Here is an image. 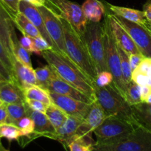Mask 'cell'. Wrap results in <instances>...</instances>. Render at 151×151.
Listing matches in <instances>:
<instances>
[{
  "instance_id": "cell-6",
  "label": "cell",
  "mask_w": 151,
  "mask_h": 151,
  "mask_svg": "<svg viewBox=\"0 0 151 151\" xmlns=\"http://www.w3.org/2000/svg\"><path fill=\"white\" fill-rule=\"evenodd\" d=\"M83 39L97 73L109 71L105 55L103 23L88 22Z\"/></svg>"
},
{
  "instance_id": "cell-22",
  "label": "cell",
  "mask_w": 151,
  "mask_h": 151,
  "mask_svg": "<svg viewBox=\"0 0 151 151\" xmlns=\"http://www.w3.org/2000/svg\"><path fill=\"white\" fill-rule=\"evenodd\" d=\"M84 15L88 22L99 23L106 14V7L99 0H86L82 4Z\"/></svg>"
},
{
  "instance_id": "cell-44",
  "label": "cell",
  "mask_w": 151,
  "mask_h": 151,
  "mask_svg": "<svg viewBox=\"0 0 151 151\" xmlns=\"http://www.w3.org/2000/svg\"><path fill=\"white\" fill-rule=\"evenodd\" d=\"M143 11L145 12L147 22L151 23V0H147L143 5Z\"/></svg>"
},
{
  "instance_id": "cell-27",
  "label": "cell",
  "mask_w": 151,
  "mask_h": 151,
  "mask_svg": "<svg viewBox=\"0 0 151 151\" xmlns=\"http://www.w3.org/2000/svg\"><path fill=\"white\" fill-rule=\"evenodd\" d=\"M45 114L56 130L58 129L66 122L69 116L60 108L52 103L49 105Z\"/></svg>"
},
{
  "instance_id": "cell-4",
  "label": "cell",
  "mask_w": 151,
  "mask_h": 151,
  "mask_svg": "<svg viewBox=\"0 0 151 151\" xmlns=\"http://www.w3.org/2000/svg\"><path fill=\"white\" fill-rule=\"evenodd\" d=\"M103 25V41H104L105 55L109 72L113 75V84L117 91L125 97L127 86L122 78L120 59L117 50V44L111 28L110 22L107 14H105Z\"/></svg>"
},
{
  "instance_id": "cell-15",
  "label": "cell",
  "mask_w": 151,
  "mask_h": 151,
  "mask_svg": "<svg viewBox=\"0 0 151 151\" xmlns=\"http://www.w3.org/2000/svg\"><path fill=\"white\" fill-rule=\"evenodd\" d=\"M48 91L57 93V94H61V95L67 96V97H72L75 100H79V101L83 102V103H88V104H91L95 101V100H92L91 97L87 96L86 94L81 92L80 90L72 86L69 83L66 82L55 72L50 81Z\"/></svg>"
},
{
  "instance_id": "cell-40",
  "label": "cell",
  "mask_w": 151,
  "mask_h": 151,
  "mask_svg": "<svg viewBox=\"0 0 151 151\" xmlns=\"http://www.w3.org/2000/svg\"><path fill=\"white\" fill-rule=\"evenodd\" d=\"M135 70L147 76H151V58H145Z\"/></svg>"
},
{
  "instance_id": "cell-11",
  "label": "cell",
  "mask_w": 151,
  "mask_h": 151,
  "mask_svg": "<svg viewBox=\"0 0 151 151\" xmlns=\"http://www.w3.org/2000/svg\"><path fill=\"white\" fill-rule=\"evenodd\" d=\"M50 96L52 103L55 104L62 109L69 116L75 117L83 120L88 114L91 104L83 103L79 100H75L67 96L61 95L57 93L50 91Z\"/></svg>"
},
{
  "instance_id": "cell-36",
  "label": "cell",
  "mask_w": 151,
  "mask_h": 151,
  "mask_svg": "<svg viewBox=\"0 0 151 151\" xmlns=\"http://www.w3.org/2000/svg\"><path fill=\"white\" fill-rule=\"evenodd\" d=\"M19 41L21 46H22L23 48H24L27 51L29 52V53L35 52L38 55H41V53L37 50V49L35 48V44H34L33 38H32L27 36V35H23Z\"/></svg>"
},
{
  "instance_id": "cell-7",
  "label": "cell",
  "mask_w": 151,
  "mask_h": 151,
  "mask_svg": "<svg viewBox=\"0 0 151 151\" xmlns=\"http://www.w3.org/2000/svg\"><path fill=\"white\" fill-rule=\"evenodd\" d=\"M93 151H151V132L142 126L116 142L94 145Z\"/></svg>"
},
{
  "instance_id": "cell-2",
  "label": "cell",
  "mask_w": 151,
  "mask_h": 151,
  "mask_svg": "<svg viewBox=\"0 0 151 151\" xmlns=\"http://www.w3.org/2000/svg\"><path fill=\"white\" fill-rule=\"evenodd\" d=\"M60 19L64 33L67 57L94 84L97 73L89 55L83 37L79 35L73 27L61 16H60Z\"/></svg>"
},
{
  "instance_id": "cell-3",
  "label": "cell",
  "mask_w": 151,
  "mask_h": 151,
  "mask_svg": "<svg viewBox=\"0 0 151 151\" xmlns=\"http://www.w3.org/2000/svg\"><path fill=\"white\" fill-rule=\"evenodd\" d=\"M96 100L103 108L106 117L117 116L128 119L137 125L134 119L132 108L125 97L117 91L113 83L105 87L93 85Z\"/></svg>"
},
{
  "instance_id": "cell-34",
  "label": "cell",
  "mask_w": 151,
  "mask_h": 151,
  "mask_svg": "<svg viewBox=\"0 0 151 151\" xmlns=\"http://www.w3.org/2000/svg\"><path fill=\"white\" fill-rule=\"evenodd\" d=\"M113 75L109 71H103L97 74L94 85L98 87H105L113 83Z\"/></svg>"
},
{
  "instance_id": "cell-50",
  "label": "cell",
  "mask_w": 151,
  "mask_h": 151,
  "mask_svg": "<svg viewBox=\"0 0 151 151\" xmlns=\"http://www.w3.org/2000/svg\"><path fill=\"white\" fill-rule=\"evenodd\" d=\"M145 27H147L149 30L151 31V23H149V22H147V24H145Z\"/></svg>"
},
{
  "instance_id": "cell-8",
  "label": "cell",
  "mask_w": 151,
  "mask_h": 151,
  "mask_svg": "<svg viewBox=\"0 0 151 151\" xmlns=\"http://www.w3.org/2000/svg\"><path fill=\"white\" fill-rule=\"evenodd\" d=\"M38 8L44 19L47 32L55 45L56 52L67 57L65 46L64 33L60 16L55 13L52 10L46 6L38 7Z\"/></svg>"
},
{
  "instance_id": "cell-51",
  "label": "cell",
  "mask_w": 151,
  "mask_h": 151,
  "mask_svg": "<svg viewBox=\"0 0 151 151\" xmlns=\"http://www.w3.org/2000/svg\"><path fill=\"white\" fill-rule=\"evenodd\" d=\"M5 78H4V77L2 76V75H1V74H0V82H1V81H5Z\"/></svg>"
},
{
  "instance_id": "cell-35",
  "label": "cell",
  "mask_w": 151,
  "mask_h": 151,
  "mask_svg": "<svg viewBox=\"0 0 151 151\" xmlns=\"http://www.w3.org/2000/svg\"><path fill=\"white\" fill-rule=\"evenodd\" d=\"M0 60L2 61V63H4V66H6V68L8 69V71L10 72V73L11 74L12 77H13V80H14V82H15L14 75H13V60H12L10 55L8 54V52H7V50H5V48L4 47V46H3L2 44L1 43V41H0Z\"/></svg>"
},
{
  "instance_id": "cell-48",
  "label": "cell",
  "mask_w": 151,
  "mask_h": 151,
  "mask_svg": "<svg viewBox=\"0 0 151 151\" xmlns=\"http://www.w3.org/2000/svg\"><path fill=\"white\" fill-rule=\"evenodd\" d=\"M0 151H9L8 150L4 148V146H3L2 144L1 143V140H0Z\"/></svg>"
},
{
  "instance_id": "cell-24",
  "label": "cell",
  "mask_w": 151,
  "mask_h": 151,
  "mask_svg": "<svg viewBox=\"0 0 151 151\" xmlns=\"http://www.w3.org/2000/svg\"><path fill=\"white\" fill-rule=\"evenodd\" d=\"M13 20L15 27L23 34V35H27L31 38L41 36L38 29L21 12H19L13 16Z\"/></svg>"
},
{
  "instance_id": "cell-5",
  "label": "cell",
  "mask_w": 151,
  "mask_h": 151,
  "mask_svg": "<svg viewBox=\"0 0 151 151\" xmlns=\"http://www.w3.org/2000/svg\"><path fill=\"white\" fill-rule=\"evenodd\" d=\"M139 125L117 116H107L94 131L95 145H109L116 142L131 134Z\"/></svg>"
},
{
  "instance_id": "cell-9",
  "label": "cell",
  "mask_w": 151,
  "mask_h": 151,
  "mask_svg": "<svg viewBox=\"0 0 151 151\" xmlns=\"http://www.w3.org/2000/svg\"><path fill=\"white\" fill-rule=\"evenodd\" d=\"M116 16V15H115ZM119 23L129 33L133 41L145 58H151V32L145 26L116 16Z\"/></svg>"
},
{
  "instance_id": "cell-20",
  "label": "cell",
  "mask_w": 151,
  "mask_h": 151,
  "mask_svg": "<svg viewBox=\"0 0 151 151\" xmlns=\"http://www.w3.org/2000/svg\"><path fill=\"white\" fill-rule=\"evenodd\" d=\"M0 100L4 104L25 102L23 90L16 83L10 81L0 82Z\"/></svg>"
},
{
  "instance_id": "cell-30",
  "label": "cell",
  "mask_w": 151,
  "mask_h": 151,
  "mask_svg": "<svg viewBox=\"0 0 151 151\" xmlns=\"http://www.w3.org/2000/svg\"><path fill=\"white\" fill-rule=\"evenodd\" d=\"M95 142L92 137L73 138L69 142L68 148L70 151H93Z\"/></svg>"
},
{
  "instance_id": "cell-49",
  "label": "cell",
  "mask_w": 151,
  "mask_h": 151,
  "mask_svg": "<svg viewBox=\"0 0 151 151\" xmlns=\"http://www.w3.org/2000/svg\"><path fill=\"white\" fill-rule=\"evenodd\" d=\"M145 102H146V103H150V104H151V93H150V95H149L148 97H147V98L146 99Z\"/></svg>"
},
{
  "instance_id": "cell-23",
  "label": "cell",
  "mask_w": 151,
  "mask_h": 151,
  "mask_svg": "<svg viewBox=\"0 0 151 151\" xmlns=\"http://www.w3.org/2000/svg\"><path fill=\"white\" fill-rule=\"evenodd\" d=\"M134 119L137 125L151 132V104L146 102L131 106Z\"/></svg>"
},
{
  "instance_id": "cell-33",
  "label": "cell",
  "mask_w": 151,
  "mask_h": 151,
  "mask_svg": "<svg viewBox=\"0 0 151 151\" xmlns=\"http://www.w3.org/2000/svg\"><path fill=\"white\" fill-rule=\"evenodd\" d=\"M125 98L131 106L142 103V101L141 99V86L133 81H131L127 86Z\"/></svg>"
},
{
  "instance_id": "cell-47",
  "label": "cell",
  "mask_w": 151,
  "mask_h": 151,
  "mask_svg": "<svg viewBox=\"0 0 151 151\" xmlns=\"http://www.w3.org/2000/svg\"><path fill=\"white\" fill-rule=\"evenodd\" d=\"M48 1H50V3H52V4L53 5H55V7H57L58 8L60 9V8H59V7H58L59 0H48Z\"/></svg>"
},
{
  "instance_id": "cell-16",
  "label": "cell",
  "mask_w": 151,
  "mask_h": 151,
  "mask_svg": "<svg viewBox=\"0 0 151 151\" xmlns=\"http://www.w3.org/2000/svg\"><path fill=\"white\" fill-rule=\"evenodd\" d=\"M19 12L23 13L31 22L34 24V26L38 29L41 36L44 38L49 44L53 47V50L56 51V47L54 42L52 41L47 32V28H46L45 24H44V19H43L41 13H40L39 10L37 7L26 2L24 1H19Z\"/></svg>"
},
{
  "instance_id": "cell-17",
  "label": "cell",
  "mask_w": 151,
  "mask_h": 151,
  "mask_svg": "<svg viewBox=\"0 0 151 151\" xmlns=\"http://www.w3.org/2000/svg\"><path fill=\"white\" fill-rule=\"evenodd\" d=\"M27 113V116L33 120L35 125L34 132L32 135V140L41 137H47L52 139L53 136L56 133V129L50 122L46 114L32 111L28 106Z\"/></svg>"
},
{
  "instance_id": "cell-43",
  "label": "cell",
  "mask_w": 151,
  "mask_h": 151,
  "mask_svg": "<svg viewBox=\"0 0 151 151\" xmlns=\"http://www.w3.org/2000/svg\"><path fill=\"white\" fill-rule=\"evenodd\" d=\"M0 74L2 75V76L4 77V78H5L7 81H13V82H14V80H13L11 74L10 73V72L8 71V69L6 68V66H4V63H2V61H1V60H0Z\"/></svg>"
},
{
  "instance_id": "cell-19",
  "label": "cell",
  "mask_w": 151,
  "mask_h": 151,
  "mask_svg": "<svg viewBox=\"0 0 151 151\" xmlns=\"http://www.w3.org/2000/svg\"><path fill=\"white\" fill-rule=\"evenodd\" d=\"M82 122V119H78L75 116H69L66 122L58 129L56 130V133L53 136L52 139L58 141L63 145L65 148H68L69 142L76 134Z\"/></svg>"
},
{
  "instance_id": "cell-32",
  "label": "cell",
  "mask_w": 151,
  "mask_h": 151,
  "mask_svg": "<svg viewBox=\"0 0 151 151\" xmlns=\"http://www.w3.org/2000/svg\"><path fill=\"white\" fill-rule=\"evenodd\" d=\"M13 52L15 59L19 60L27 66L32 67L29 52L21 46L17 36L15 37L13 40Z\"/></svg>"
},
{
  "instance_id": "cell-10",
  "label": "cell",
  "mask_w": 151,
  "mask_h": 151,
  "mask_svg": "<svg viewBox=\"0 0 151 151\" xmlns=\"http://www.w3.org/2000/svg\"><path fill=\"white\" fill-rule=\"evenodd\" d=\"M58 7L62 17L73 27L79 35L83 37L88 21L84 15L82 7L69 0H59Z\"/></svg>"
},
{
  "instance_id": "cell-42",
  "label": "cell",
  "mask_w": 151,
  "mask_h": 151,
  "mask_svg": "<svg viewBox=\"0 0 151 151\" xmlns=\"http://www.w3.org/2000/svg\"><path fill=\"white\" fill-rule=\"evenodd\" d=\"M145 56L142 54H131L129 55V61H130V65H131V70L134 71L137 67L139 66V65L140 64V63L142 62V60L145 58Z\"/></svg>"
},
{
  "instance_id": "cell-28",
  "label": "cell",
  "mask_w": 151,
  "mask_h": 151,
  "mask_svg": "<svg viewBox=\"0 0 151 151\" xmlns=\"http://www.w3.org/2000/svg\"><path fill=\"white\" fill-rule=\"evenodd\" d=\"M0 135L1 138L7 139L10 142L15 140L20 142L21 140L24 138V134L20 128L16 125L7 122L0 125Z\"/></svg>"
},
{
  "instance_id": "cell-12",
  "label": "cell",
  "mask_w": 151,
  "mask_h": 151,
  "mask_svg": "<svg viewBox=\"0 0 151 151\" xmlns=\"http://www.w3.org/2000/svg\"><path fill=\"white\" fill-rule=\"evenodd\" d=\"M14 27L11 13L0 1V41L10 55L13 63L15 60L13 52V40L17 36Z\"/></svg>"
},
{
  "instance_id": "cell-1",
  "label": "cell",
  "mask_w": 151,
  "mask_h": 151,
  "mask_svg": "<svg viewBox=\"0 0 151 151\" xmlns=\"http://www.w3.org/2000/svg\"><path fill=\"white\" fill-rule=\"evenodd\" d=\"M41 55L62 79L92 100H96L94 84L69 58L54 50L43 51Z\"/></svg>"
},
{
  "instance_id": "cell-21",
  "label": "cell",
  "mask_w": 151,
  "mask_h": 151,
  "mask_svg": "<svg viewBox=\"0 0 151 151\" xmlns=\"http://www.w3.org/2000/svg\"><path fill=\"white\" fill-rule=\"evenodd\" d=\"M106 4H107L110 11L116 16H120V17L127 19L130 22L139 24L142 25V26H145L147 22H148L145 17V12L143 10L141 11V10L129 8V7L114 5V4H111L107 2H106Z\"/></svg>"
},
{
  "instance_id": "cell-39",
  "label": "cell",
  "mask_w": 151,
  "mask_h": 151,
  "mask_svg": "<svg viewBox=\"0 0 151 151\" xmlns=\"http://www.w3.org/2000/svg\"><path fill=\"white\" fill-rule=\"evenodd\" d=\"M25 103L27 105L28 107L32 111H35L42 112V113H46L48 105L45 104V103H42L41 101L35 100H25Z\"/></svg>"
},
{
  "instance_id": "cell-52",
  "label": "cell",
  "mask_w": 151,
  "mask_h": 151,
  "mask_svg": "<svg viewBox=\"0 0 151 151\" xmlns=\"http://www.w3.org/2000/svg\"><path fill=\"white\" fill-rule=\"evenodd\" d=\"M3 104H4V103H3V102H2V101H1V100H0V106H1V105H3Z\"/></svg>"
},
{
  "instance_id": "cell-46",
  "label": "cell",
  "mask_w": 151,
  "mask_h": 151,
  "mask_svg": "<svg viewBox=\"0 0 151 151\" xmlns=\"http://www.w3.org/2000/svg\"><path fill=\"white\" fill-rule=\"evenodd\" d=\"M151 93V87L148 86H141V99L142 102H145L146 99L147 98Z\"/></svg>"
},
{
  "instance_id": "cell-41",
  "label": "cell",
  "mask_w": 151,
  "mask_h": 151,
  "mask_svg": "<svg viewBox=\"0 0 151 151\" xmlns=\"http://www.w3.org/2000/svg\"><path fill=\"white\" fill-rule=\"evenodd\" d=\"M0 1L7 7V10L11 13L12 16L19 12V6L20 0H0Z\"/></svg>"
},
{
  "instance_id": "cell-13",
  "label": "cell",
  "mask_w": 151,
  "mask_h": 151,
  "mask_svg": "<svg viewBox=\"0 0 151 151\" xmlns=\"http://www.w3.org/2000/svg\"><path fill=\"white\" fill-rule=\"evenodd\" d=\"M106 118L105 112L100 103L95 100L91 104L88 114L80 125L75 137H92L94 131L102 124Z\"/></svg>"
},
{
  "instance_id": "cell-37",
  "label": "cell",
  "mask_w": 151,
  "mask_h": 151,
  "mask_svg": "<svg viewBox=\"0 0 151 151\" xmlns=\"http://www.w3.org/2000/svg\"><path fill=\"white\" fill-rule=\"evenodd\" d=\"M20 1H24L26 2L29 3V4H32V5L35 6V7H42V6H46V7H49L50 10H52L55 13H56L58 16H61V12H60V9L58 8L55 5H53L52 3H50L48 0H20Z\"/></svg>"
},
{
  "instance_id": "cell-26",
  "label": "cell",
  "mask_w": 151,
  "mask_h": 151,
  "mask_svg": "<svg viewBox=\"0 0 151 151\" xmlns=\"http://www.w3.org/2000/svg\"><path fill=\"white\" fill-rule=\"evenodd\" d=\"M7 112V123L15 125L18 120L25 116H27V106L26 103L5 104Z\"/></svg>"
},
{
  "instance_id": "cell-18",
  "label": "cell",
  "mask_w": 151,
  "mask_h": 151,
  "mask_svg": "<svg viewBox=\"0 0 151 151\" xmlns=\"http://www.w3.org/2000/svg\"><path fill=\"white\" fill-rule=\"evenodd\" d=\"M13 75L15 82L22 90L32 86H38L35 70L32 67L24 64L16 59L13 62Z\"/></svg>"
},
{
  "instance_id": "cell-31",
  "label": "cell",
  "mask_w": 151,
  "mask_h": 151,
  "mask_svg": "<svg viewBox=\"0 0 151 151\" xmlns=\"http://www.w3.org/2000/svg\"><path fill=\"white\" fill-rule=\"evenodd\" d=\"M35 77L38 81V86L48 90L51 79L54 75L55 72L50 65H47L43 67L37 68L35 69Z\"/></svg>"
},
{
  "instance_id": "cell-29",
  "label": "cell",
  "mask_w": 151,
  "mask_h": 151,
  "mask_svg": "<svg viewBox=\"0 0 151 151\" xmlns=\"http://www.w3.org/2000/svg\"><path fill=\"white\" fill-rule=\"evenodd\" d=\"M117 50L119 55V59H120L122 78H123V81L126 86H128V84L132 81V70H131V65H130L129 55L123 49L121 48L118 44Z\"/></svg>"
},
{
  "instance_id": "cell-38",
  "label": "cell",
  "mask_w": 151,
  "mask_h": 151,
  "mask_svg": "<svg viewBox=\"0 0 151 151\" xmlns=\"http://www.w3.org/2000/svg\"><path fill=\"white\" fill-rule=\"evenodd\" d=\"M33 38L34 44H35V48L37 49L38 52L41 54L43 51H47V50H53V47L49 44L48 41H46L42 36H38Z\"/></svg>"
},
{
  "instance_id": "cell-53",
  "label": "cell",
  "mask_w": 151,
  "mask_h": 151,
  "mask_svg": "<svg viewBox=\"0 0 151 151\" xmlns=\"http://www.w3.org/2000/svg\"><path fill=\"white\" fill-rule=\"evenodd\" d=\"M1 135H0V139H1Z\"/></svg>"
},
{
  "instance_id": "cell-25",
  "label": "cell",
  "mask_w": 151,
  "mask_h": 151,
  "mask_svg": "<svg viewBox=\"0 0 151 151\" xmlns=\"http://www.w3.org/2000/svg\"><path fill=\"white\" fill-rule=\"evenodd\" d=\"M25 100H35L41 101L47 105L52 103L50 91L38 86H32L23 89Z\"/></svg>"
},
{
  "instance_id": "cell-54",
  "label": "cell",
  "mask_w": 151,
  "mask_h": 151,
  "mask_svg": "<svg viewBox=\"0 0 151 151\" xmlns=\"http://www.w3.org/2000/svg\"><path fill=\"white\" fill-rule=\"evenodd\" d=\"M150 32H151V31H150Z\"/></svg>"
},
{
  "instance_id": "cell-14",
  "label": "cell",
  "mask_w": 151,
  "mask_h": 151,
  "mask_svg": "<svg viewBox=\"0 0 151 151\" xmlns=\"http://www.w3.org/2000/svg\"><path fill=\"white\" fill-rule=\"evenodd\" d=\"M110 22L111 28L114 36L116 42L121 48L123 49L128 55L141 54L139 50L137 47L132 38L126 29L119 23L116 16L111 13H106Z\"/></svg>"
},
{
  "instance_id": "cell-45",
  "label": "cell",
  "mask_w": 151,
  "mask_h": 151,
  "mask_svg": "<svg viewBox=\"0 0 151 151\" xmlns=\"http://www.w3.org/2000/svg\"><path fill=\"white\" fill-rule=\"evenodd\" d=\"M7 112L6 109L5 104L0 106V125L2 123L7 122Z\"/></svg>"
}]
</instances>
